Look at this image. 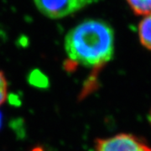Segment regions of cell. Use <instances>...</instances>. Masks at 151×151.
<instances>
[{
  "instance_id": "8",
  "label": "cell",
  "mask_w": 151,
  "mask_h": 151,
  "mask_svg": "<svg viewBox=\"0 0 151 151\" xmlns=\"http://www.w3.org/2000/svg\"><path fill=\"white\" fill-rule=\"evenodd\" d=\"M2 121H3V117H2V113L0 112V128H1V125H2Z\"/></svg>"
},
{
  "instance_id": "9",
  "label": "cell",
  "mask_w": 151,
  "mask_h": 151,
  "mask_svg": "<svg viewBox=\"0 0 151 151\" xmlns=\"http://www.w3.org/2000/svg\"><path fill=\"white\" fill-rule=\"evenodd\" d=\"M149 121H150V123L151 124V109L150 111V114H149Z\"/></svg>"
},
{
  "instance_id": "4",
  "label": "cell",
  "mask_w": 151,
  "mask_h": 151,
  "mask_svg": "<svg viewBox=\"0 0 151 151\" xmlns=\"http://www.w3.org/2000/svg\"><path fill=\"white\" fill-rule=\"evenodd\" d=\"M139 36L141 44L151 50V14L146 15L139 23Z\"/></svg>"
},
{
  "instance_id": "5",
  "label": "cell",
  "mask_w": 151,
  "mask_h": 151,
  "mask_svg": "<svg viewBox=\"0 0 151 151\" xmlns=\"http://www.w3.org/2000/svg\"><path fill=\"white\" fill-rule=\"evenodd\" d=\"M129 5L136 14H151V0H127Z\"/></svg>"
},
{
  "instance_id": "1",
  "label": "cell",
  "mask_w": 151,
  "mask_h": 151,
  "mask_svg": "<svg viewBox=\"0 0 151 151\" xmlns=\"http://www.w3.org/2000/svg\"><path fill=\"white\" fill-rule=\"evenodd\" d=\"M65 53L73 65L100 68L113 58L114 32L100 19H86L71 29L65 39Z\"/></svg>"
},
{
  "instance_id": "7",
  "label": "cell",
  "mask_w": 151,
  "mask_h": 151,
  "mask_svg": "<svg viewBox=\"0 0 151 151\" xmlns=\"http://www.w3.org/2000/svg\"><path fill=\"white\" fill-rule=\"evenodd\" d=\"M8 94V83L4 74L0 70V105L5 102Z\"/></svg>"
},
{
  "instance_id": "3",
  "label": "cell",
  "mask_w": 151,
  "mask_h": 151,
  "mask_svg": "<svg viewBox=\"0 0 151 151\" xmlns=\"http://www.w3.org/2000/svg\"><path fill=\"white\" fill-rule=\"evenodd\" d=\"M95 151H151V147L134 135L121 134L97 139Z\"/></svg>"
},
{
  "instance_id": "2",
  "label": "cell",
  "mask_w": 151,
  "mask_h": 151,
  "mask_svg": "<svg viewBox=\"0 0 151 151\" xmlns=\"http://www.w3.org/2000/svg\"><path fill=\"white\" fill-rule=\"evenodd\" d=\"M92 0H34L41 14L50 19H60L79 11Z\"/></svg>"
},
{
  "instance_id": "6",
  "label": "cell",
  "mask_w": 151,
  "mask_h": 151,
  "mask_svg": "<svg viewBox=\"0 0 151 151\" xmlns=\"http://www.w3.org/2000/svg\"><path fill=\"white\" fill-rule=\"evenodd\" d=\"M29 83L37 87H46L48 86V79L40 70H35L29 74Z\"/></svg>"
}]
</instances>
